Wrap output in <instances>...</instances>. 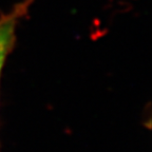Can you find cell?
Listing matches in <instances>:
<instances>
[{"label":"cell","instance_id":"6da1fadb","mask_svg":"<svg viewBox=\"0 0 152 152\" xmlns=\"http://www.w3.org/2000/svg\"><path fill=\"white\" fill-rule=\"evenodd\" d=\"M28 9V2L17 5L12 12L0 18V78L5 59L12 50L15 41V33L18 20Z\"/></svg>","mask_w":152,"mask_h":152}]
</instances>
